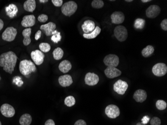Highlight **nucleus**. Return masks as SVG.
I'll return each mask as SVG.
<instances>
[{"label":"nucleus","mask_w":167,"mask_h":125,"mask_svg":"<svg viewBox=\"0 0 167 125\" xmlns=\"http://www.w3.org/2000/svg\"><path fill=\"white\" fill-rule=\"evenodd\" d=\"M17 59V56L13 52L3 53L0 56V67H3L5 71L12 74L14 71Z\"/></svg>","instance_id":"nucleus-1"},{"label":"nucleus","mask_w":167,"mask_h":125,"mask_svg":"<svg viewBox=\"0 0 167 125\" xmlns=\"http://www.w3.org/2000/svg\"><path fill=\"white\" fill-rule=\"evenodd\" d=\"M19 70L22 75L26 76L32 73L36 72L37 68L35 65L32 61L28 60H24L20 62Z\"/></svg>","instance_id":"nucleus-2"},{"label":"nucleus","mask_w":167,"mask_h":125,"mask_svg":"<svg viewBox=\"0 0 167 125\" xmlns=\"http://www.w3.org/2000/svg\"><path fill=\"white\" fill-rule=\"evenodd\" d=\"M78 8V6L74 1H69L62 6L61 11L65 16L70 17L75 14Z\"/></svg>","instance_id":"nucleus-3"},{"label":"nucleus","mask_w":167,"mask_h":125,"mask_svg":"<svg viewBox=\"0 0 167 125\" xmlns=\"http://www.w3.org/2000/svg\"><path fill=\"white\" fill-rule=\"evenodd\" d=\"M114 35L119 41L124 42L128 38V31L123 26H118L115 28Z\"/></svg>","instance_id":"nucleus-4"},{"label":"nucleus","mask_w":167,"mask_h":125,"mask_svg":"<svg viewBox=\"0 0 167 125\" xmlns=\"http://www.w3.org/2000/svg\"><path fill=\"white\" fill-rule=\"evenodd\" d=\"M17 34V29L13 27H10L4 31L2 34V39L4 41L12 42L14 40Z\"/></svg>","instance_id":"nucleus-5"},{"label":"nucleus","mask_w":167,"mask_h":125,"mask_svg":"<svg viewBox=\"0 0 167 125\" xmlns=\"http://www.w3.org/2000/svg\"><path fill=\"white\" fill-rule=\"evenodd\" d=\"M152 72L156 76H164L167 72V65L163 63L156 64L152 68Z\"/></svg>","instance_id":"nucleus-6"},{"label":"nucleus","mask_w":167,"mask_h":125,"mask_svg":"<svg viewBox=\"0 0 167 125\" xmlns=\"http://www.w3.org/2000/svg\"><path fill=\"white\" fill-rule=\"evenodd\" d=\"M105 113L110 118L115 119L120 115V109L116 105H110L106 108Z\"/></svg>","instance_id":"nucleus-7"},{"label":"nucleus","mask_w":167,"mask_h":125,"mask_svg":"<svg viewBox=\"0 0 167 125\" xmlns=\"http://www.w3.org/2000/svg\"><path fill=\"white\" fill-rule=\"evenodd\" d=\"M128 88L127 83L121 80H119L114 85V90L119 95H124Z\"/></svg>","instance_id":"nucleus-8"},{"label":"nucleus","mask_w":167,"mask_h":125,"mask_svg":"<svg viewBox=\"0 0 167 125\" xmlns=\"http://www.w3.org/2000/svg\"><path fill=\"white\" fill-rule=\"evenodd\" d=\"M104 63L106 66L116 67L119 64V58L115 54H109L106 56L104 59Z\"/></svg>","instance_id":"nucleus-9"},{"label":"nucleus","mask_w":167,"mask_h":125,"mask_svg":"<svg viewBox=\"0 0 167 125\" xmlns=\"http://www.w3.org/2000/svg\"><path fill=\"white\" fill-rule=\"evenodd\" d=\"M0 111L3 116L7 118L13 117L15 114L14 108L8 104H4L2 106Z\"/></svg>","instance_id":"nucleus-10"},{"label":"nucleus","mask_w":167,"mask_h":125,"mask_svg":"<svg viewBox=\"0 0 167 125\" xmlns=\"http://www.w3.org/2000/svg\"><path fill=\"white\" fill-rule=\"evenodd\" d=\"M31 56L34 63L37 65H40L44 61L45 55L40 50H36L31 52Z\"/></svg>","instance_id":"nucleus-11"},{"label":"nucleus","mask_w":167,"mask_h":125,"mask_svg":"<svg viewBox=\"0 0 167 125\" xmlns=\"http://www.w3.org/2000/svg\"><path fill=\"white\" fill-rule=\"evenodd\" d=\"M99 81V76L93 73H88L86 75L85 82L88 86H93L97 84Z\"/></svg>","instance_id":"nucleus-12"},{"label":"nucleus","mask_w":167,"mask_h":125,"mask_svg":"<svg viewBox=\"0 0 167 125\" xmlns=\"http://www.w3.org/2000/svg\"><path fill=\"white\" fill-rule=\"evenodd\" d=\"M161 9L159 6L157 5L150 6L146 10V16L149 18H156L160 14Z\"/></svg>","instance_id":"nucleus-13"},{"label":"nucleus","mask_w":167,"mask_h":125,"mask_svg":"<svg viewBox=\"0 0 167 125\" xmlns=\"http://www.w3.org/2000/svg\"><path fill=\"white\" fill-rule=\"evenodd\" d=\"M56 29V25L54 23L49 22L48 24L41 25L40 27V30H42L45 32V35L47 36L53 35L54 31Z\"/></svg>","instance_id":"nucleus-14"},{"label":"nucleus","mask_w":167,"mask_h":125,"mask_svg":"<svg viewBox=\"0 0 167 125\" xmlns=\"http://www.w3.org/2000/svg\"><path fill=\"white\" fill-rule=\"evenodd\" d=\"M105 74L108 78L113 79L117 77L120 76L122 74V72L120 70L116 68V67H112V66H108L105 70Z\"/></svg>","instance_id":"nucleus-15"},{"label":"nucleus","mask_w":167,"mask_h":125,"mask_svg":"<svg viewBox=\"0 0 167 125\" xmlns=\"http://www.w3.org/2000/svg\"><path fill=\"white\" fill-rule=\"evenodd\" d=\"M36 23V18L33 15L24 16L21 22V25L25 28H29L34 26Z\"/></svg>","instance_id":"nucleus-16"},{"label":"nucleus","mask_w":167,"mask_h":125,"mask_svg":"<svg viewBox=\"0 0 167 125\" xmlns=\"http://www.w3.org/2000/svg\"><path fill=\"white\" fill-rule=\"evenodd\" d=\"M112 23L114 24H122L125 20V15L122 12L116 11L114 12L111 16Z\"/></svg>","instance_id":"nucleus-17"},{"label":"nucleus","mask_w":167,"mask_h":125,"mask_svg":"<svg viewBox=\"0 0 167 125\" xmlns=\"http://www.w3.org/2000/svg\"><path fill=\"white\" fill-rule=\"evenodd\" d=\"M95 28V23L91 20H86L82 26V30L86 34H88L92 32Z\"/></svg>","instance_id":"nucleus-18"},{"label":"nucleus","mask_w":167,"mask_h":125,"mask_svg":"<svg viewBox=\"0 0 167 125\" xmlns=\"http://www.w3.org/2000/svg\"><path fill=\"white\" fill-rule=\"evenodd\" d=\"M147 98V94L144 90L139 89L135 92L133 98L137 102L142 103L145 101Z\"/></svg>","instance_id":"nucleus-19"},{"label":"nucleus","mask_w":167,"mask_h":125,"mask_svg":"<svg viewBox=\"0 0 167 125\" xmlns=\"http://www.w3.org/2000/svg\"><path fill=\"white\" fill-rule=\"evenodd\" d=\"M73 82L72 78L69 75H63L59 78V83L62 87H69L72 84Z\"/></svg>","instance_id":"nucleus-20"},{"label":"nucleus","mask_w":167,"mask_h":125,"mask_svg":"<svg viewBox=\"0 0 167 125\" xmlns=\"http://www.w3.org/2000/svg\"><path fill=\"white\" fill-rule=\"evenodd\" d=\"M6 12L10 18H13L16 16L18 9L17 6L14 4H11L5 8Z\"/></svg>","instance_id":"nucleus-21"},{"label":"nucleus","mask_w":167,"mask_h":125,"mask_svg":"<svg viewBox=\"0 0 167 125\" xmlns=\"http://www.w3.org/2000/svg\"><path fill=\"white\" fill-rule=\"evenodd\" d=\"M32 32V29L30 28H26L23 31L22 35L24 37L23 44L25 46H28L31 42L30 36Z\"/></svg>","instance_id":"nucleus-22"},{"label":"nucleus","mask_w":167,"mask_h":125,"mask_svg":"<svg viewBox=\"0 0 167 125\" xmlns=\"http://www.w3.org/2000/svg\"><path fill=\"white\" fill-rule=\"evenodd\" d=\"M72 64L70 61L68 60H64L61 62L59 66V69L60 71L63 73H67L70 71L72 69Z\"/></svg>","instance_id":"nucleus-23"},{"label":"nucleus","mask_w":167,"mask_h":125,"mask_svg":"<svg viewBox=\"0 0 167 125\" xmlns=\"http://www.w3.org/2000/svg\"><path fill=\"white\" fill-rule=\"evenodd\" d=\"M36 7V1L35 0H27L24 4V9L27 12H34Z\"/></svg>","instance_id":"nucleus-24"},{"label":"nucleus","mask_w":167,"mask_h":125,"mask_svg":"<svg viewBox=\"0 0 167 125\" xmlns=\"http://www.w3.org/2000/svg\"><path fill=\"white\" fill-rule=\"evenodd\" d=\"M32 121V118L29 114L23 115L20 117L19 123L21 125H30Z\"/></svg>","instance_id":"nucleus-25"},{"label":"nucleus","mask_w":167,"mask_h":125,"mask_svg":"<svg viewBox=\"0 0 167 125\" xmlns=\"http://www.w3.org/2000/svg\"><path fill=\"white\" fill-rule=\"evenodd\" d=\"M101 31V28L97 26L92 32H91V33H90L88 34H84L83 35V37H84L85 38L87 39H92L95 38L97 37L99 35Z\"/></svg>","instance_id":"nucleus-26"},{"label":"nucleus","mask_w":167,"mask_h":125,"mask_svg":"<svg viewBox=\"0 0 167 125\" xmlns=\"http://www.w3.org/2000/svg\"><path fill=\"white\" fill-rule=\"evenodd\" d=\"M154 48L152 46L148 45L142 51V54L143 56L145 58H147L151 55L154 53Z\"/></svg>","instance_id":"nucleus-27"},{"label":"nucleus","mask_w":167,"mask_h":125,"mask_svg":"<svg viewBox=\"0 0 167 125\" xmlns=\"http://www.w3.org/2000/svg\"><path fill=\"white\" fill-rule=\"evenodd\" d=\"M54 58L56 60L61 59L64 56L63 50L60 48H57L54 50L53 52Z\"/></svg>","instance_id":"nucleus-28"},{"label":"nucleus","mask_w":167,"mask_h":125,"mask_svg":"<svg viewBox=\"0 0 167 125\" xmlns=\"http://www.w3.org/2000/svg\"><path fill=\"white\" fill-rule=\"evenodd\" d=\"M145 25V20L143 19L138 18L135 21L134 27L137 29H143Z\"/></svg>","instance_id":"nucleus-29"},{"label":"nucleus","mask_w":167,"mask_h":125,"mask_svg":"<svg viewBox=\"0 0 167 125\" xmlns=\"http://www.w3.org/2000/svg\"><path fill=\"white\" fill-rule=\"evenodd\" d=\"M64 103L68 107H72L76 103V100L74 97L69 96L65 99Z\"/></svg>","instance_id":"nucleus-30"},{"label":"nucleus","mask_w":167,"mask_h":125,"mask_svg":"<svg viewBox=\"0 0 167 125\" xmlns=\"http://www.w3.org/2000/svg\"><path fill=\"white\" fill-rule=\"evenodd\" d=\"M39 48L41 52L47 53L51 50V46L47 43H42L39 45Z\"/></svg>","instance_id":"nucleus-31"},{"label":"nucleus","mask_w":167,"mask_h":125,"mask_svg":"<svg viewBox=\"0 0 167 125\" xmlns=\"http://www.w3.org/2000/svg\"><path fill=\"white\" fill-rule=\"evenodd\" d=\"M156 106L158 110H164L166 109V108H167V103L163 100H158L156 103Z\"/></svg>","instance_id":"nucleus-32"},{"label":"nucleus","mask_w":167,"mask_h":125,"mask_svg":"<svg viewBox=\"0 0 167 125\" xmlns=\"http://www.w3.org/2000/svg\"><path fill=\"white\" fill-rule=\"evenodd\" d=\"M61 38L62 37L61 36L60 32H58L57 30L55 31L51 38L52 41L55 43H58L59 42L61 41Z\"/></svg>","instance_id":"nucleus-33"},{"label":"nucleus","mask_w":167,"mask_h":125,"mask_svg":"<svg viewBox=\"0 0 167 125\" xmlns=\"http://www.w3.org/2000/svg\"><path fill=\"white\" fill-rule=\"evenodd\" d=\"M104 5V2L102 0H94L92 2V6L95 9H101Z\"/></svg>","instance_id":"nucleus-34"},{"label":"nucleus","mask_w":167,"mask_h":125,"mask_svg":"<svg viewBox=\"0 0 167 125\" xmlns=\"http://www.w3.org/2000/svg\"><path fill=\"white\" fill-rule=\"evenodd\" d=\"M150 123L151 125H160L161 124V121L159 118L155 117L152 119Z\"/></svg>","instance_id":"nucleus-35"},{"label":"nucleus","mask_w":167,"mask_h":125,"mask_svg":"<svg viewBox=\"0 0 167 125\" xmlns=\"http://www.w3.org/2000/svg\"><path fill=\"white\" fill-rule=\"evenodd\" d=\"M48 19V17L47 15L45 14H41L39 16L38 20L41 23H45L47 21Z\"/></svg>","instance_id":"nucleus-36"},{"label":"nucleus","mask_w":167,"mask_h":125,"mask_svg":"<svg viewBox=\"0 0 167 125\" xmlns=\"http://www.w3.org/2000/svg\"><path fill=\"white\" fill-rule=\"evenodd\" d=\"M52 2L56 7H59L62 6L63 0H52Z\"/></svg>","instance_id":"nucleus-37"},{"label":"nucleus","mask_w":167,"mask_h":125,"mask_svg":"<svg viewBox=\"0 0 167 125\" xmlns=\"http://www.w3.org/2000/svg\"><path fill=\"white\" fill-rule=\"evenodd\" d=\"M161 27L163 30L167 31V19H165L164 20H163V21L161 24Z\"/></svg>","instance_id":"nucleus-38"},{"label":"nucleus","mask_w":167,"mask_h":125,"mask_svg":"<svg viewBox=\"0 0 167 125\" xmlns=\"http://www.w3.org/2000/svg\"><path fill=\"white\" fill-rule=\"evenodd\" d=\"M150 120V118L149 117V116H145L142 119V123L143 124H144V125H146L148 123H149V121Z\"/></svg>","instance_id":"nucleus-39"},{"label":"nucleus","mask_w":167,"mask_h":125,"mask_svg":"<svg viewBox=\"0 0 167 125\" xmlns=\"http://www.w3.org/2000/svg\"><path fill=\"white\" fill-rule=\"evenodd\" d=\"M18 77H14L15 78L13 80V82L14 83H16V84L19 87H20V86H21L23 84V82L22 81H20V79H21V78L19 79V80H18Z\"/></svg>","instance_id":"nucleus-40"},{"label":"nucleus","mask_w":167,"mask_h":125,"mask_svg":"<svg viewBox=\"0 0 167 125\" xmlns=\"http://www.w3.org/2000/svg\"><path fill=\"white\" fill-rule=\"evenodd\" d=\"M74 125H87V124L84 120H79L76 122Z\"/></svg>","instance_id":"nucleus-41"},{"label":"nucleus","mask_w":167,"mask_h":125,"mask_svg":"<svg viewBox=\"0 0 167 125\" xmlns=\"http://www.w3.org/2000/svg\"><path fill=\"white\" fill-rule=\"evenodd\" d=\"M41 35H42V31L41 30H38L36 32V34H35V40H38L41 37Z\"/></svg>","instance_id":"nucleus-42"},{"label":"nucleus","mask_w":167,"mask_h":125,"mask_svg":"<svg viewBox=\"0 0 167 125\" xmlns=\"http://www.w3.org/2000/svg\"><path fill=\"white\" fill-rule=\"evenodd\" d=\"M45 125H55V123L54 122V121L52 119H49L48 120L46 123H45Z\"/></svg>","instance_id":"nucleus-43"},{"label":"nucleus","mask_w":167,"mask_h":125,"mask_svg":"<svg viewBox=\"0 0 167 125\" xmlns=\"http://www.w3.org/2000/svg\"><path fill=\"white\" fill-rule=\"evenodd\" d=\"M4 25V22L3 21V20L0 19V31L2 29H3Z\"/></svg>","instance_id":"nucleus-44"},{"label":"nucleus","mask_w":167,"mask_h":125,"mask_svg":"<svg viewBox=\"0 0 167 125\" xmlns=\"http://www.w3.org/2000/svg\"><path fill=\"white\" fill-rule=\"evenodd\" d=\"M47 2H48V0H40V3H47Z\"/></svg>","instance_id":"nucleus-45"},{"label":"nucleus","mask_w":167,"mask_h":125,"mask_svg":"<svg viewBox=\"0 0 167 125\" xmlns=\"http://www.w3.org/2000/svg\"><path fill=\"white\" fill-rule=\"evenodd\" d=\"M151 1V0H141V2H142L143 3H147Z\"/></svg>","instance_id":"nucleus-46"},{"label":"nucleus","mask_w":167,"mask_h":125,"mask_svg":"<svg viewBox=\"0 0 167 125\" xmlns=\"http://www.w3.org/2000/svg\"><path fill=\"white\" fill-rule=\"evenodd\" d=\"M144 125V124H143L141 122H139L137 123V125Z\"/></svg>","instance_id":"nucleus-47"},{"label":"nucleus","mask_w":167,"mask_h":125,"mask_svg":"<svg viewBox=\"0 0 167 125\" xmlns=\"http://www.w3.org/2000/svg\"><path fill=\"white\" fill-rule=\"evenodd\" d=\"M125 1L128 2H133V0H126Z\"/></svg>","instance_id":"nucleus-48"},{"label":"nucleus","mask_w":167,"mask_h":125,"mask_svg":"<svg viewBox=\"0 0 167 125\" xmlns=\"http://www.w3.org/2000/svg\"><path fill=\"white\" fill-rule=\"evenodd\" d=\"M1 80V77L0 76V81Z\"/></svg>","instance_id":"nucleus-49"},{"label":"nucleus","mask_w":167,"mask_h":125,"mask_svg":"<svg viewBox=\"0 0 167 125\" xmlns=\"http://www.w3.org/2000/svg\"><path fill=\"white\" fill-rule=\"evenodd\" d=\"M0 125H2L1 122L0 121Z\"/></svg>","instance_id":"nucleus-50"}]
</instances>
